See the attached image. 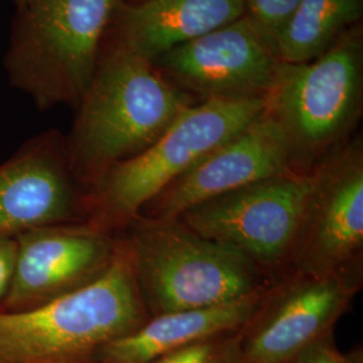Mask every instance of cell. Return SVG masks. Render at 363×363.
I'll list each match as a JSON object with an SVG mask.
<instances>
[{
    "mask_svg": "<svg viewBox=\"0 0 363 363\" xmlns=\"http://www.w3.org/2000/svg\"><path fill=\"white\" fill-rule=\"evenodd\" d=\"M198 103L152 64L106 46L65 136L72 172L86 194L112 167L139 155Z\"/></svg>",
    "mask_w": 363,
    "mask_h": 363,
    "instance_id": "1",
    "label": "cell"
},
{
    "mask_svg": "<svg viewBox=\"0 0 363 363\" xmlns=\"http://www.w3.org/2000/svg\"><path fill=\"white\" fill-rule=\"evenodd\" d=\"M94 283L25 311L0 312V363H93L96 352L150 318L130 244Z\"/></svg>",
    "mask_w": 363,
    "mask_h": 363,
    "instance_id": "2",
    "label": "cell"
},
{
    "mask_svg": "<svg viewBox=\"0 0 363 363\" xmlns=\"http://www.w3.org/2000/svg\"><path fill=\"white\" fill-rule=\"evenodd\" d=\"M120 234L130 244L136 283L150 316L220 306L279 280L178 218L138 216Z\"/></svg>",
    "mask_w": 363,
    "mask_h": 363,
    "instance_id": "3",
    "label": "cell"
},
{
    "mask_svg": "<svg viewBox=\"0 0 363 363\" xmlns=\"http://www.w3.org/2000/svg\"><path fill=\"white\" fill-rule=\"evenodd\" d=\"M120 0H28L18 7L6 69L40 111L77 108Z\"/></svg>",
    "mask_w": 363,
    "mask_h": 363,
    "instance_id": "4",
    "label": "cell"
},
{
    "mask_svg": "<svg viewBox=\"0 0 363 363\" xmlns=\"http://www.w3.org/2000/svg\"><path fill=\"white\" fill-rule=\"evenodd\" d=\"M265 108L267 99L206 100L189 106L155 143L105 172L85 194L84 223L121 233L171 182L247 128Z\"/></svg>",
    "mask_w": 363,
    "mask_h": 363,
    "instance_id": "5",
    "label": "cell"
},
{
    "mask_svg": "<svg viewBox=\"0 0 363 363\" xmlns=\"http://www.w3.org/2000/svg\"><path fill=\"white\" fill-rule=\"evenodd\" d=\"M265 109L284 130L301 172L350 140L363 111V23L308 62H283Z\"/></svg>",
    "mask_w": 363,
    "mask_h": 363,
    "instance_id": "6",
    "label": "cell"
},
{
    "mask_svg": "<svg viewBox=\"0 0 363 363\" xmlns=\"http://www.w3.org/2000/svg\"><path fill=\"white\" fill-rule=\"evenodd\" d=\"M316 177L315 169L255 182L187 208L178 220L280 279L296 247Z\"/></svg>",
    "mask_w": 363,
    "mask_h": 363,
    "instance_id": "7",
    "label": "cell"
},
{
    "mask_svg": "<svg viewBox=\"0 0 363 363\" xmlns=\"http://www.w3.org/2000/svg\"><path fill=\"white\" fill-rule=\"evenodd\" d=\"M362 281L363 268L280 277L240 331V363H288L312 343L333 337Z\"/></svg>",
    "mask_w": 363,
    "mask_h": 363,
    "instance_id": "8",
    "label": "cell"
},
{
    "mask_svg": "<svg viewBox=\"0 0 363 363\" xmlns=\"http://www.w3.org/2000/svg\"><path fill=\"white\" fill-rule=\"evenodd\" d=\"M281 64L276 45L242 15L160 55L152 66L199 103L267 99Z\"/></svg>",
    "mask_w": 363,
    "mask_h": 363,
    "instance_id": "9",
    "label": "cell"
},
{
    "mask_svg": "<svg viewBox=\"0 0 363 363\" xmlns=\"http://www.w3.org/2000/svg\"><path fill=\"white\" fill-rule=\"evenodd\" d=\"M316 171L298 242L283 276H325L363 268L362 135L357 132Z\"/></svg>",
    "mask_w": 363,
    "mask_h": 363,
    "instance_id": "10",
    "label": "cell"
},
{
    "mask_svg": "<svg viewBox=\"0 0 363 363\" xmlns=\"http://www.w3.org/2000/svg\"><path fill=\"white\" fill-rule=\"evenodd\" d=\"M118 234L84 222L46 225L16 234L13 283L0 312L35 308L94 283L111 267Z\"/></svg>",
    "mask_w": 363,
    "mask_h": 363,
    "instance_id": "11",
    "label": "cell"
},
{
    "mask_svg": "<svg viewBox=\"0 0 363 363\" xmlns=\"http://www.w3.org/2000/svg\"><path fill=\"white\" fill-rule=\"evenodd\" d=\"M298 171L284 130L267 109L247 128L198 160L139 216L174 220L195 205L255 182Z\"/></svg>",
    "mask_w": 363,
    "mask_h": 363,
    "instance_id": "12",
    "label": "cell"
},
{
    "mask_svg": "<svg viewBox=\"0 0 363 363\" xmlns=\"http://www.w3.org/2000/svg\"><path fill=\"white\" fill-rule=\"evenodd\" d=\"M84 220L85 193L60 130L39 133L0 164V234Z\"/></svg>",
    "mask_w": 363,
    "mask_h": 363,
    "instance_id": "13",
    "label": "cell"
},
{
    "mask_svg": "<svg viewBox=\"0 0 363 363\" xmlns=\"http://www.w3.org/2000/svg\"><path fill=\"white\" fill-rule=\"evenodd\" d=\"M242 15L244 0H120L105 45L152 64Z\"/></svg>",
    "mask_w": 363,
    "mask_h": 363,
    "instance_id": "14",
    "label": "cell"
},
{
    "mask_svg": "<svg viewBox=\"0 0 363 363\" xmlns=\"http://www.w3.org/2000/svg\"><path fill=\"white\" fill-rule=\"evenodd\" d=\"M271 286L214 307L150 316L128 335L104 345L93 363H148L195 342L238 333L255 316Z\"/></svg>",
    "mask_w": 363,
    "mask_h": 363,
    "instance_id": "15",
    "label": "cell"
},
{
    "mask_svg": "<svg viewBox=\"0 0 363 363\" xmlns=\"http://www.w3.org/2000/svg\"><path fill=\"white\" fill-rule=\"evenodd\" d=\"M362 19L363 0H300L276 38L277 54L284 64L308 62Z\"/></svg>",
    "mask_w": 363,
    "mask_h": 363,
    "instance_id": "16",
    "label": "cell"
},
{
    "mask_svg": "<svg viewBox=\"0 0 363 363\" xmlns=\"http://www.w3.org/2000/svg\"><path fill=\"white\" fill-rule=\"evenodd\" d=\"M240 331L210 337L157 357L148 363H240Z\"/></svg>",
    "mask_w": 363,
    "mask_h": 363,
    "instance_id": "17",
    "label": "cell"
},
{
    "mask_svg": "<svg viewBox=\"0 0 363 363\" xmlns=\"http://www.w3.org/2000/svg\"><path fill=\"white\" fill-rule=\"evenodd\" d=\"M300 0H244L245 15L276 45V38Z\"/></svg>",
    "mask_w": 363,
    "mask_h": 363,
    "instance_id": "18",
    "label": "cell"
},
{
    "mask_svg": "<svg viewBox=\"0 0 363 363\" xmlns=\"http://www.w3.org/2000/svg\"><path fill=\"white\" fill-rule=\"evenodd\" d=\"M362 351H354L346 355L337 350L333 337H328L300 351L288 363H362Z\"/></svg>",
    "mask_w": 363,
    "mask_h": 363,
    "instance_id": "19",
    "label": "cell"
},
{
    "mask_svg": "<svg viewBox=\"0 0 363 363\" xmlns=\"http://www.w3.org/2000/svg\"><path fill=\"white\" fill-rule=\"evenodd\" d=\"M16 255V235L0 234V304L4 301L13 283Z\"/></svg>",
    "mask_w": 363,
    "mask_h": 363,
    "instance_id": "20",
    "label": "cell"
},
{
    "mask_svg": "<svg viewBox=\"0 0 363 363\" xmlns=\"http://www.w3.org/2000/svg\"><path fill=\"white\" fill-rule=\"evenodd\" d=\"M13 1H15V4L19 7V6H22V4H25V3H27L28 0H13Z\"/></svg>",
    "mask_w": 363,
    "mask_h": 363,
    "instance_id": "21",
    "label": "cell"
},
{
    "mask_svg": "<svg viewBox=\"0 0 363 363\" xmlns=\"http://www.w3.org/2000/svg\"><path fill=\"white\" fill-rule=\"evenodd\" d=\"M127 1H140V0H127Z\"/></svg>",
    "mask_w": 363,
    "mask_h": 363,
    "instance_id": "22",
    "label": "cell"
}]
</instances>
